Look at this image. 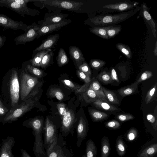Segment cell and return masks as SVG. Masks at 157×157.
Segmentation results:
<instances>
[{"label":"cell","instance_id":"obj_1","mask_svg":"<svg viewBox=\"0 0 157 157\" xmlns=\"http://www.w3.org/2000/svg\"><path fill=\"white\" fill-rule=\"evenodd\" d=\"M23 125L33 130L32 132L35 138L33 151L36 157H47L43 140L44 126L43 119L35 117L25 121L23 122Z\"/></svg>","mask_w":157,"mask_h":157},{"label":"cell","instance_id":"obj_2","mask_svg":"<svg viewBox=\"0 0 157 157\" xmlns=\"http://www.w3.org/2000/svg\"><path fill=\"white\" fill-rule=\"evenodd\" d=\"M140 9L138 7L119 14L97 15L90 18L89 21L92 25L98 26L116 24L129 18L137 12Z\"/></svg>","mask_w":157,"mask_h":157},{"label":"cell","instance_id":"obj_3","mask_svg":"<svg viewBox=\"0 0 157 157\" xmlns=\"http://www.w3.org/2000/svg\"><path fill=\"white\" fill-rule=\"evenodd\" d=\"M36 0H0V7H7L24 17L25 15H38L40 12L30 8L27 6L28 3L34 2Z\"/></svg>","mask_w":157,"mask_h":157},{"label":"cell","instance_id":"obj_4","mask_svg":"<svg viewBox=\"0 0 157 157\" xmlns=\"http://www.w3.org/2000/svg\"><path fill=\"white\" fill-rule=\"evenodd\" d=\"M37 2L42 4L43 8H47L49 10H67L77 12L80 10L84 4L81 2L70 0H38Z\"/></svg>","mask_w":157,"mask_h":157},{"label":"cell","instance_id":"obj_5","mask_svg":"<svg viewBox=\"0 0 157 157\" xmlns=\"http://www.w3.org/2000/svg\"><path fill=\"white\" fill-rule=\"evenodd\" d=\"M35 104L34 100L30 99L25 100L13 109H10L2 121L3 124L11 123L17 120L19 118L32 109Z\"/></svg>","mask_w":157,"mask_h":157},{"label":"cell","instance_id":"obj_6","mask_svg":"<svg viewBox=\"0 0 157 157\" xmlns=\"http://www.w3.org/2000/svg\"><path fill=\"white\" fill-rule=\"evenodd\" d=\"M47 157H60L73 152L67 147L66 141L60 132L56 140L46 151Z\"/></svg>","mask_w":157,"mask_h":157},{"label":"cell","instance_id":"obj_7","mask_svg":"<svg viewBox=\"0 0 157 157\" xmlns=\"http://www.w3.org/2000/svg\"><path fill=\"white\" fill-rule=\"evenodd\" d=\"M43 143L45 151L52 144L58 136L56 125L46 117L43 131Z\"/></svg>","mask_w":157,"mask_h":157},{"label":"cell","instance_id":"obj_8","mask_svg":"<svg viewBox=\"0 0 157 157\" xmlns=\"http://www.w3.org/2000/svg\"><path fill=\"white\" fill-rule=\"evenodd\" d=\"M21 98L24 101L37 83L38 80L37 78L32 76L24 70L21 71Z\"/></svg>","mask_w":157,"mask_h":157},{"label":"cell","instance_id":"obj_9","mask_svg":"<svg viewBox=\"0 0 157 157\" xmlns=\"http://www.w3.org/2000/svg\"><path fill=\"white\" fill-rule=\"evenodd\" d=\"M76 122L75 115L72 110L68 109L62 118L60 131L63 137H66L70 134L73 136Z\"/></svg>","mask_w":157,"mask_h":157},{"label":"cell","instance_id":"obj_10","mask_svg":"<svg viewBox=\"0 0 157 157\" xmlns=\"http://www.w3.org/2000/svg\"><path fill=\"white\" fill-rule=\"evenodd\" d=\"M10 82V96L11 102V110L18 105L20 97V86L17 69L13 68L11 70Z\"/></svg>","mask_w":157,"mask_h":157},{"label":"cell","instance_id":"obj_11","mask_svg":"<svg viewBox=\"0 0 157 157\" xmlns=\"http://www.w3.org/2000/svg\"><path fill=\"white\" fill-rule=\"evenodd\" d=\"M40 28V25L35 22L28 25L26 32L17 36L14 39L15 44L17 45L25 44L27 42L32 41L35 38H37L38 31Z\"/></svg>","mask_w":157,"mask_h":157},{"label":"cell","instance_id":"obj_12","mask_svg":"<svg viewBox=\"0 0 157 157\" xmlns=\"http://www.w3.org/2000/svg\"><path fill=\"white\" fill-rule=\"evenodd\" d=\"M0 26L6 29L22 30L25 32L27 31L28 26L21 21H15L3 14H0Z\"/></svg>","mask_w":157,"mask_h":157},{"label":"cell","instance_id":"obj_13","mask_svg":"<svg viewBox=\"0 0 157 157\" xmlns=\"http://www.w3.org/2000/svg\"><path fill=\"white\" fill-rule=\"evenodd\" d=\"M69 14L61 13L60 11L48 13L44 17L43 20L38 22L40 27L44 25L59 23L66 19Z\"/></svg>","mask_w":157,"mask_h":157},{"label":"cell","instance_id":"obj_14","mask_svg":"<svg viewBox=\"0 0 157 157\" xmlns=\"http://www.w3.org/2000/svg\"><path fill=\"white\" fill-rule=\"evenodd\" d=\"M71 22L70 19H65L59 23L52 24L40 27L38 31L37 38L59 30Z\"/></svg>","mask_w":157,"mask_h":157},{"label":"cell","instance_id":"obj_15","mask_svg":"<svg viewBox=\"0 0 157 157\" xmlns=\"http://www.w3.org/2000/svg\"><path fill=\"white\" fill-rule=\"evenodd\" d=\"M15 144L14 138L10 136L2 139L0 147V157H14L12 149Z\"/></svg>","mask_w":157,"mask_h":157},{"label":"cell","instance_id":"obj_16","mask_svg":"<svg viewBox=\"0 0 157 157\" xmlns=\"http://www.w3.org/2000/svg\"><path fill=\"white\" fill-rule=\"evenodd\" d=\"M88 130V124L86 121L81 117L76 126L77 146L79 147L82 141L87 136Z\"/></svg>","mask_w":157,"mask_h":157},{"label":"cell","instance_id":"obj_17","mask_svg":"<svg viewBox=\"0 0 157 157\" xmlns=\"http://www.w3.org/2000/svg\"><path fill=\"white\" fill-rule=\"evenodd\" d=\"M138 3L137 2L133 3L126 2H121L106 5L103 7V8L109 10L123 11L135 8Z\"/></svg>","mask_w":157,"mask_h":157},{"label":"cell","instance_id":"obj_18","mask_svg":"<svg viewBox=\"0 0 157 157\" xmlns=\"http://www.w3.org/2000/svg\"><path fill=\"white\" fill-rule=\"evenodd\" d=\"M59 37V35L57 34L49 36L39 46L33 51V55L44 50L53 48L55 46Z\"/></svg>","mask_w":157,"mask_h":157},{"label":"cell","instance_id":"obj_19","mask_svg":"<svg viewBox=\"0 0 157 157\" xmlns=\"http://www.w3.org/2000/svg\"><path fill=\"white\" fill-rule=\"evenodd\" d=\"M69 52L71 56L78 67L85 62L83 55L78 47L75 46H71L69 48Z\"/></svg>","mask_w":157,"mask_h":157},{"label":"cell","instance_id":"obj_20","mask_svg":"<svg viewBox=\"0 0 157 157\" xmlns=\"http://www.w3.org/2000/svg\"><path fill=\"white\" fill-rule=\"evenodd\" d=\"M142 14L143 16L145 21L150 26L153 34L155 38L156 37V29L155 23L149 13L148 7L146 4L143 3L142 5Z\"/></svg>","mask_w":157,"mask_h":157},{"label":"cell","instance_id":"obj_21","mask_svg":"<svg viewBox=\"0 0 157 157\" xmlns=\"http://www.w3.org/2000/svg\"><path fill=\"white\" fill-rule=\"evenodd\" d=\"M89 87L96 93L101 100L109 102L105 96L102 87L97 79L93 77L91 80Z\"/></svg>","mask_w":157,"mask_h":157},{"label":"cell","instance_id":"obj_22","mask_svg":"<svg viewBox=\"0 0 157 157\" xmlns=\"http://www.w3.org/2000/svg\"><path fill=\"white\" fill-rule=\"evenodd\" d=\"M93 104L97 109L109 111H117L121 109L109 103L100 99H98L92 103Z\"/></svg>","mask_w":157,"mask_h":157},{"label":"cell","instance_id":"obj_23","mask_svg":"<svg viewBox=\"0 0 157 157\" xmlns=\"http://www.w3.org/2000/svg\"><path fill=\"white\" fill-rule=\"evenodd\" d=\"M81 94L82 98L86 103H93L98 99L101 100L96 93L89 87Z\"/></svg>","mask_w":157,"mask_h":157},{"label":"cell","instance_id":"obj_24","mask_svg":"<svg viewBox=\"0 0 157 157\" xmlns=\"http://www.w3.org/2000/svg\"><path fill=\"white\" fill-rule=\"evenodd\" d=\"M52 51L51 49H47L40 51L33 55V56L30 60L31 65L35 67H40L42 60L44 56Z\"/></svg>","mask_w":157,"mask_h":157},{"label":"cell","instance_id":"obj_25","mask_svg":"<svg viewBox=\"0 0 157 157\" xmlns=\"http://www.w3.org/2000/svg\"><path fill=\"white\" fill-rule=\"evenodd\" d=\"M138 84L137 82H136L131 85L123 87L118 90V93L122 97L132 94L137 89Z\"/></svg>","mask_w":157,"mask_h":157},{"label":"cell","instance_id":"obj_26","mask_svg":"<svg viewBox=\"0 0 157 157\" xmlns=\"http://www.w3.org/2000/svg\"><path fill=\"white\" fill-rule=\"evenodd\" d=\"M110 151L111 148L109 139L107 136H104L101 140V157H109Z\"/></svg>","mask_w":157,"mask_h":157},{"label":"cell","instance_id":"obj_27","mask_svg":"<svg viewBox=\"0 0 157 157\" xmlns=\"http://www.w3.org/2000/svg\"><path fill=\"white\" fill-rule=\"evenodd\" d=\"M157 152V144H153L148 146L139 154L138 157H152Z\"/></svg>","mask_w":157,"mask_h":157},{"label":"cell","instance_id":"obj_28","mask_svg":"<svg viewBox=\"0 0 157 157\" xmlns=\"http://www.w3.org/2000/svg\"><path fill=\"white\" fill-rule=\"evenodd\" d=\"M116 148L119 156H123L125 154L127 146L123 140L122 135L119 136L117 138L116 141Z\"/></svg>","mask_w":157,"mask_h":157},{"label":"cell","instance_id":"obj_29","mask_svg":"<svg viewBox=\"0 0 157 157\" xmlns=\"http://www.w3.org/2000/svg\"><path fill=\"white\" fill-rule=\"evenodd\" d=\"M97 147L93 141L90 139L86 142V157H96Z\"/></svg>","mask_w":157,"mask_h":157},{"label":"cell","instance_id":"obj_30","mask_svg":"<svg viewBox=\"0 0 157 157\" xmlns=\"http://www.w3.org/2000/svg\"><path fill=\"white\" fill-rule=\"evenodd\" d=\"M89 113L94 121H98L105 119L108 117L107 114L94 109H89Z\"/></svg>","mask_w":157,"mask_h":157},{"label":"cell","instance_id":"obj_31","mask_svg":"<svg viewBox=\"0 0 157 157\" xmlns=\"http://www.w3.org/2000/svg\"><path fill=\"white\" fill-rule=\"evenodd\" d=\"M102 88L105 96L109 103L117 105L119 104V100L114 92L108 90L104 87H102Z\"/></svg>","mask_w":157,"mask_h":157},{"label":"cell","instance_id":"obj_32","mask_svg":"<svg viewBox=\"0 0 157 157\" xmlns=\"http://www.w3.org/2000/svg\"><path fill=\"white\" fill-rule=\"evenodd\" d=\"M109 26H95L90 29V32L105 39H109L107 34V30Z\"/></svg>","mask_w":157,"mask_h":157},{"label":"cell","instance_id":"obj_33","mask_svg":"<svg viewBox=\"0 0 157 157\" xmlns=\"http://www.w3.org/2000/svg\"><path fill=\"white\" fill-rule=\"evenodd\" d=\"M23 65L25 71L38 77H40L43 76V72L41 70L33 66L31 64L27 63V62L24 63Z\"/></svg>","mask_w":157,"mask_h":157},{"label":"cell","instance_id":"obj_34","mask_svg":"<svg viewBox=\"0 0 157 157\" xmlns=\"http://www.w3.org/2000/svg\"><path fill=\"white\" fill-rule=\"evenodd\" d=\"M57 61L59 67H62L67 64L68 62V59L65 52L62 48H60L57 56Z\"/></svg>","mask_w":157,"mask_h":157},{"label":"cell","instance_id":"obj_35","mask_svg":"<svg viewBox=\"0 0 157 157\" xmlns=\"http://www.w3.org/2000/svg\"><path fill=\"white\" fill-rule=\"evenodd\" d=\"M96 78L104 84H107L113 82L110 73L103 71L98 74L96 77Z\"/></svg>","mask_w":157,"mask_h":157},{"label":"cell","instance_id":"obj_36","mask_svg":"<svg viewBox=\"0 0 157 157\" xmlns=\"http://www.w3.org/2000/svg\"><path fill=\"white\" fill-rule=\"evenodd\" d=\"M116 47L127 58L131 59L132 58V54L131 51L128 46L121 43H119L116 45Z\"/></svg>","mask_w":157,"mask_h":157},{"label":"cell","instance_id":"obj_37","mask_svg":"<svg viewBox=\"0 0 157 157\" xmlns=\"http://www.w3.org/2000/svg\"><path fill=\"white\" fill-rule=\"evenodd\" d=\"M121 25L109 26L107 30V34L108 38H110L115 37L121 31Z\"/></svg>","mask_w":157,"mask_h":157},{"label":"cell","instance_id":"obj_38","mask_svg":"<svg viewBox=\"0 0 157 157\" xmlns=\"http://www.w3.org/2000/svg\"><path fill=\"white\" fill-rule=\"evenodd\" d=\"M157 89V84L156 82L147 94L145 100L146 104H148L152 101L156 95Z\"/></svg>","mask_w":157,"mask_h":157},{"label":"cell","instance_id":"obj_39","mask_svg":"<svg viewBox=\"0 0 157 157\" xmlns=\"http://www.w3.org/2000/svg\"><path fill=\"white\" fill-rule=\"evenodd\" d=\"M53 51H51L46 54L43 57L40 67L42 68H46L49 64L54 56Z\"/></svg>","mask_w":157,"mask_h":157},{"label":"cell","instance_id":"obj_40","mask_svg":"<svg viewBox=\"0 0 157 157\" xmlns=\"http://www.w3.org/2000/svg\"><path fill=\"white\" fill-rule=\"evenodd\" d=\"M49 95L51 97H56L58 100L61 101L64 98V95L60 89L56 88H51L49 92Z\"/></svg>","mask_w":157,"mask_h":157},{"label":"cell","instance_id":"obj_41","mask_svg":"<svg viewBox=\"0 0 157 157\" xmlns=\"http://www.w3.org/2000/svg\"><path fill=\"white\" fill-rule=\"evenodd\" d=\"M105 62L99 59H92L90 60V64L93 68L98 69L103 67L105 64Z\"/></svg>","mask_w":157,"mask_h":157},{"label":"cell","instance_id":"obj_42","mask_svg":"<svg viewBox=\"0 0 157 157\" xmlns=\"http://www.w3.org/2000/svg\"><path fill=\"white\" fill-rule=\"evenodd\" d=\"M138 135V132L135 128H131L128 131L126 138L129 141H132L135 140Z\"/></svg>","mask_w":157,"mask_h":157},{"label":"cell","instance_id":"obj_43","mask_svg":"<svg viewBox=\"0 0 157 157\" xmlns=\"http://www.w3.org/2000/svg\"><path fill=\"white\" fill-rule=\"evenodd\" d=\"M62 82L64 85L75 91L79 89L81 86L75 83L71 80L68 79H64L62 80Z\"/></svg>","mask_w":157,"mask_h":157},{"label":"cell","instance_id":"obj_44","mask_svg":"<svg viewBox=\"0 0 157 157\" xmlns=\"http://www.w3.org/2000/svg\"><path fill=\"white\" fill-rule=\"evenodd\" d=\"M78 70L83 72L86 75L90 77L91 72L88 64L86 62H84L78 67Z\"/></svg>","mask_w":157,"mask_h":157},{"label":"cell","instance_id":"obj_45","mask_svg":"<svg viewBox=\"0 0 157 157\" xmlns=\"http://www.w3.org/2000/svg\"><path fill=\"white\" fill-rule=\"evenodd\" d=\"M152 76L153 73L152 72L149 71H146L141 74L137 82L139 83L151 78Z\"/></svg>","mask_w":157,"mask_h":157},{"label":"cell","instance_id":"obj_46","mask_svg":"<svg viewBox=\"0 0 157 157\" xmlns=\"http://www.w3.org/2000/svg\"><path fill=\"white\" fill-rule=\"evenodd\" d=\"M57 108L62 119L68 109L67 108L65 104L63 103L58 104L57 105Z\"/></svg>","mask_w":157,"mask_h":157},{"label":"cell","instance_id":"obj_47","mask_svg":"<svg viewBox=\"0 0 157 157\" xmlns=\"http://www.w3.org/2000/svg\"><path fill=\"white\" fill-rule=\"evenodd\" d=\"M120 126V124L118 121L114 120L107 122L105 124V126L107 128L111 129L119 128Z\"/></svg>","mask_w":157,"mask_h":157},{"label":"cell","instance_id":"obj_48","mask_svg":"<svg viewBox=\"0 0 157 157\" xmlns=\"http://www.w3.org/2000/svg\"><path fill=\"white\" fill-rule=\"evenodd\" d=\"M117 118L121 121H125L133 119L134 117L130 114H121L117 117Z\"/></svg>","mask_w":157,"mask_h":157},{"label":"cell","instance_id":"obj_49","mask_svg":"<svg viewBox=\"0 0 157 157\" xmlns=\"http://www.w3.org/2000/svg\"><path fill=\"white\" fill-rule=\"evenodd\" d=\"M147 118L154 129L156 131L157 130V122L155 117L151 114H149L147 115Z\"/></svg>","mask_w":157,"mask_h":157},{"label":"cell","instance_id":"obj_50","mask_svg":"<svg viewBox=\"0 0 157 157\" xmlns=\"http://www.w3.org/2000/svg\"><path fill=\"white\" fill-rule=\"evenodd\" d=\"M77 72L78 76L83 80L85 83H88L90 82L91 79L90 77L79 70H77Z\"/></svg>","mask_w":157,"mask_h":157},{"label":"cell","instance_id":"obj_51","mask_svg":"<svg viewBox=\"0 0 157 157\" xmlns=\"http://www.w3.org/2000/svg\"><path fill=\"white\" fill-rule=\"evenodd\" d=\"M90 82L85 83V84L81 86L79 89L75 91V93L80 94H82L89 87Z\"/></svg>","mask_w":157,"mask_h":157},{"label":"cell","instance_id":"obj_52","mask_svg":"<svg viewBox=\"0 0 157 157\" xmlns=\"http://www.w3.org/2000/svg\"><path fill=\"white\" fill-rule=\"evenodd\" d=\"M110 74L112 78L113 81L115 80L117 82H119V80L117 74L114 68H113L112 69Z\"/></svg>","mask_w":157,"mask_h":157},{"label":"cell","instance_id":"obj_53","mask_svg":"<svg viewBox=\"0 0 157 157\" xmlns=\"http://www.w3.org/2000/svg\"><path fill=\"white\" fill-rule=\"evenodd\" d=\"M21 157H31L28 152L23 148L21 149Z\"/></svg>","mask_w":157,"mask_h":157},{"label":"cell","instance_id":"obj_54","mask_svg":"<svg viewBox=\"0 0 157 157\" xmlns=\"http://www.w3.org/2000/svg\"><path fill=\"white\" fill-rule=\"evenodd\" d=\"M6 40V37L5 36H1L0 35V48L3 45Z\"/></svg>","mask_w":157,"mask_h":157},{"label":"cell","instance_id":"obj_55","mask_svg":"<svg viewBox=\"0 0 157 157\" xmlns=\"http://www.w3.org/2000/svg\"><path fill=\"white\" fill-rule=\"evenodd\" d=\"M8 109L5 107H0V115H5L8 111Z\"/></svg>","mask_w":157,"mask_h":157},{"label":"cell","instance_id":"obj_56","mask_svg":"<svg viewBox=\"0 0 157 157\" xmlns=\"http://www.w3.org/2000/svg\"><path fill=\"white\" fill-rule=\"evenodd\" d=\"M153 53L154 55L156 56H157V41L155 42Z\"/></svg>","mask_w":157,"mask_h":157},{"label":"cell","instance_id":"obj_57","mask_svg":"<svg viewBox=\"0 0 157 157\" xmlns=\"http://www.w3.org/2000/svg\"><path fill=\"white\" fill-rule=\"evenodd\" d=\"M73 156V152L60 157H71Z\"/></svg>","mask_w":157,"mask_h":157},{"label":"cell","instance_id":"obj_58","mask_svg":"<svg viewBox=\"0 0 157 157\" xmlns=\"http://www.w3.org/2000/svg\"><path fill=\"white\" fill-rule=\"evenodd\" d=\"M0 107H4L3 104L2 103V101L0 99Z\"/></svg>","mask_w":157,"mask_h":157},{"label":"cell","instance_id":"obj_59","mask_svg":"<svg viewBox=\"0 0 157 157\" xmlns=\"http://www.w3.org/2000/svg\"><path fill=\"white\" fill-rule=\"evenodd\" d=\"M82 157H86V155L85 154H84L82 156Z\"/></svg>","mask_w":157,"mask_h":157},{"label":"cell","instance_id":"obj_60","mask_svg":"<svg viewBox=\"0 0 157 157\" xmlns=\"http://www.w3.org/2000/svg\"><path fill=\"white\" fill-rule=\"evenodd\" d=\"M73 157V156H72V157Z\"/></svg>","mask_w":157,"mask_h":157},{"label":"cell","instance_id":"obj_61","mask_svg":"<svg viewBox=\"0 0 157 157\" xmlns=\"http://www.w3.org/2000/svg\"></svg>","mask_w":157,"mask_h":157},{"label":"cell","instance_id":"obj_62","mask_svg":"<svg viewBox=\"0 0 157 157\" xmlns=\"http://www.w3.org/2000/svg\"></svg>","mask_w":157,"mask_h":157},{"label":"cell","instance_id":"obj_63","mask_svg":"<svg viewBox=\"0 0 157 157\" xmlns=\"http://www.w3.org/2000/svg\"></svg>","mask_w":157,"mask_h":157}]
</instances>
